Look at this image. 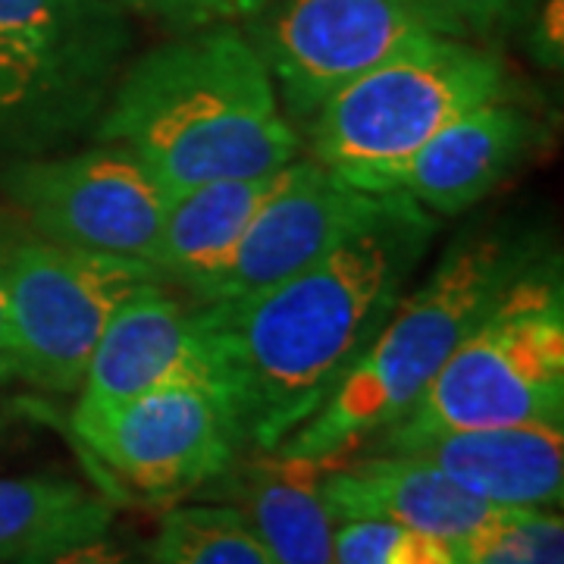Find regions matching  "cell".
<instances>
[{"label": "cell", "mask_w": 564, "mask_h": 564, "mask_svg": "<svg viewBox=\"0 0 564 564\" xmlns=\"http://www.w3.org/2000/svg\"><path fill=\"white\" fill-rule=\"evenodd\" d=\"M436 217L395 195L302 273L232 302L195 304L245 445L273 452L343 386L430 251Z\"/></svg>", "instance_id": "1"}, {"label": "cell", "mask_w": 564, "mask_h": 564, "mask_svg": "<svg viewBox=\"0 0 564 564\" xmlns=\"http://www.w3.org/2000/svg\"><path fill=\"white\" fill-rule=\"evenodd\" d=\"M98 139L139 158L166 192L276 173L304 148L267 63L236 25L182 32L132 63Z\"/></svg>", "instance_id": "2"}, {"label": "cell", "mask_w": 564, "mask_h": 564, "mask_svg": "<svg viewBox=\"0 0 564 564\" xmlns=\"http://www.w3.org/2000/svg\"><path fill=\"white\" fill-rule=\"evenodd\" d=\"M530 261V248L502 229L464 232L445 248L423 285L399 299L343 386L273 452L333 464L402 421L448 355Z\"/></svg>", "instance_id": "3"}, {"label": "cell", "mask_w": 564, "mask_h": 564, "mask_svg": "<svg viewBox=\"0 0 564 564\" xmlns=\"http://www.w3.org/2000/svg\"><path fill=\"white\" fill-rule=\"evenodd\" d=\"M521 423H564V282L552 258L527 263L402 421L355 452Z\"/></svg>", "instance_id": "4"}, {"label": "cell", "mask_w": 564, "mask_h": 564, "mask_svg": "<svg viewBox=\"0 0 564 564\" xmlns=\"http://www.w3.org/2000/svg\"><path fill=\"white\" fill-rule=\"evenodd\" d=\"M511 91L505 61L474 39L433 35L333 91L302 141L333 170L402 161L443 126Z\"/></svg>", "instance_id": "5"}, {"label": "cell", "mask_w": 564, "mask_h": 564, "mask_svg": "<svg viewBox=\"0 0 564 564\" xmlns=\"http://www.w3.org/2000/svg\"><path fill=\"white\" fill-rule=\"evenodd\" d=\"M154 280L161 276L148 263L88 254L41 236L0 248L7 299L0 380L57 395L79 392L110 317Z\"/></svg>", "instance_id": "6"}, {"label": "cell", "mask_w": 564, "mask_h": 564, "mask_svg": "<svg viewBox=\"0 0 564 564\" xmlns=\"http://www.w3.org/2000/svg\"><path fill=\"white\" fill-rule=\"evenodd\" d=\"M295 126L402 47L433 35L467 39L443 0H270L245 25Z\"/></svg>", "instance_id": "7"}, {"label": "cell", "mask_w": 564, "mask_h": 564, "mask_svg": "<svg viewBox=\"0 0 564 564\" xmlns=\"http://www.w3.org/2000/svg\"><path fill=\"white\" fill-rule=\"evenodd\" d=\"M126 44L117 0H0V122L29 132L85 122Z\"/></svg>", "instance_id": "8"}, {"label": "cell", "mask_w": 564, "mask_h": 564, "mask_svg": "<svg viewBox=\"0 0 564 564\" xmlns=\"http://www.w3.org/2000/svg\"><path fill=\"white\" fill-rule=\"evenodd\" d=\"M3 192L47 242L154 267L170 192L120 144L13 163Z\"/></svg>", "instance_id": "9"}, {"label": "cell", "mask_w": 564, "mask_h": 564, "mask_svg": "<svg viewBox=\"0 0 564 564\" xmlns=\"http://www.w3.org/2000/svg\"><path fill=\"white\" fill-rule=\"evenodd\" d=\"M79 443L129 489L180 499L210 486L242 458L229 404L198 386H163L139 399L73 414Z\"/></svg>", "instance_id": "10"}, {"label": "cell", "mask_w": 564, "mask_h": 564, "mask_svg": "<svg viewBox=\"0 0 564 564\" xmlns=\"http://www.w3.org/2000/svg\"><path fill=\"white\" fill-rule=\"evenodd\" d=\"M392 198L355 188L314 158L292 161L280 192L263 204L220 270L192 292V304L245 299L302 273L367 229Z\"/></svg>", "instance_id": "11"}, {"label": "cell", "mask_w": 564, "mask_h": 564, "mask_svg": "<svg viewBox=\"0 0 564 564\" xmlns=\"http://www.w3.org/2000/svg\"><path fill=\"white\" fill-rule=\"evenodd\" d=\"M163 386H198L226 402L223 370L198 321V307L176 299L163 280H154L129 295L110 317L88 361L73 414L104 411Z\"/></svg>", "instance_id": "12"}, {"label": "cell", "mask_w": 564, "mask_h": 564, "mask_svg": "<svg viewBox=\"0 0 564 564\" xmlns=\"http://www.w3.org/2000/svg\"><path fill=\"white\" fill-rule=\"evenodd\" d=\"M533 139V117L505 98L467 110L402 161L336 173L364 192L404 195L430 214L455 217L492 195L524 161Z\"/></svg>", "instance_id": "13"}, {"label": "cell", "mask_w": 564, "mask_h": 564, "mask_svg": "<svg viewBox=\"0 0 564 564\" xmlns=\"http://www.w3.org/2000/svg\"><path fill=\"white\" fill-rule=\"evenodd\" d=\"M321 496L333 521H386L445 543H464L505 514L414 455L351 452L323 464Z\"/></svg>", "instance_id": "14"}, {"label": "cell", "mask_w": 564, "mask_h": 564, "mask_svg": "<svg viewBox=\"0 0 564 564\" xmlns=\"http://www.w3.org/2000/svg\"><path fill=\"white\" fill-rule=\"evenodd\" d=\"M414 455L445 477L505 508H558L564 496V426L521 423L436 433L417 443L392 448Z\"/></svg>", "instance_id": "15"}, {"label": "cell", "mask_w": 564, "mask_h": 564, "mask_svg": "<svg viewBox=\"0 0 564 564\" xmlns=\"http://www.w3.org/2000/svg\"><path fill=\"white\" fill-rule=\"evenodd\" d=\"M323 464L261 452L210 489L242 514L276 564H336V521L321 496Z\"/></svg>", "instance_id": "16"}, {"label": "cell", "mask_w": 564, "mask_h": 564, "mask_svg": "<svg viewBox=\"0 0 564 564\" xmlns=\"http://www.w3.org/2000/svg\"><path fill=\"white\" fill-rule=\"evenodd\" d=\"M289 166L248 180H217L170 192L154 254L158 276L192 295L236 251L263 204L282 188Z\"/></svg>", "instance_id": "17"}, {"label": "cell", "mask_w": 564, "mask_h": 564, "mask_svg": "<svg viewBox=\"0 0 564 564\" xmlns=\"http://www.w3.org/2000/svg\"><path fill=\"white\" fill-rule=\"evenodd\" d=\"M113 524L110 502L69 477H0V564H17L44 545Z\"/></svg>", "instance_id": "18"}, {"label": "cell", "mask_w": 564, "mask_h": 564, "mask_svg": "<svg viewBox=\"0 0 564 564\" xmlns=\"http://www.w3.org/2000/svg\"><path fill=\"white\" fill-rule=\"evenodd\" d=\"M148 564H276L232 505H180L158 527Z\"/></svg>", "instance_id": "19"}, {"label": "cell", "mask_w": 564, "mask_h": 564, "mask_svg": "<svg viewBox=\"0 0 564 564\" xmlns=\"http://www.w3.org/2000/svg\"><path fill=\"white\" fill-rule=\"evenodd\" d=\"M458 564H564L558 508H508L492 524L455 543Z\"/></svg>", "instance_id": "20"}, {"label": "cell", "mask_w": 564, "mask_h": 564, "mask_svg": "<svg viewBox=\"0 0 564 564\" xmlns=\"http://www.w3.org/2000/svg\"><path fill=\"white\" fill-rule=\"evenodd\" d=\"M336 564H458L455 545L386 521H339Z\"/></svg>", "instance_id": "21"}, {"label": "cell", "mask_w": 564, "mask_h": 564, "mask_svg": "<svg viewBox=\"0 0 564 564\" xmlns=\"http://www.w3.org/2000/svg\"><path fill=\"white\" fill-rule=\"evenodd\" d=\"M267 7L270 0H154L151 13L176 32H202L217 25L242 29Z\"/></svg>", "instance_id": "22"}, {"label": "cell", "mask_w": 564, "mask_h": 564, "mask_svg": "<svg viewBox=\"0 0 564 564\" xmlns=\"http://www.w3.org/2000/svg\"><path fill=\"white\" fill-rule=\"evenodd\" d=\"M17 564H135V558L113 533V524H104L44 545Z\"/></svg>", "instance_id": "23"}, {"label": "cell", "mask_w": 564, "mask_h": 564, "mask_svg": "<svg viewBox=\"0 0 564 564\" xmlns=\"http://www.w3.org/2000/svg\"><path fill=\"white\" fill-rule=\"evenodd\" d=\"M448 13L462 22L467 39L499 35L530 17L536 0H443Z\"/></svg>", "instance_id": "24"}, {"label": "cell", "mask_w": 564, "mask_h": 564, "mask_svg": "<svg viewBox=\"0 0 564 564\" xmlns=\"http://www.w3.org/2000/svg\"><path fill=\"white\" fill-rule=\"evenodd\" d=\"M530 54L549 69L562 66V0H549L543 13H540V20L533 22Z\"/></svg>", "instance_id": "25"}, {"label": "cell", "mask_w": 564, "mask_h": 564, "mask_svg": "<svg viewBox=\"0 0 564 564\" xmlns=\"http://www.w3.org/2000/svg\"><path fill=\"white\" fill-rule=\"evenodd\" d=\"M122 7H129V10H141V13H151V7H154V0H117Z\"/></svg>", "instance_id": "26"}, {"label": "cell", "mask_w": 564, "mask_h": 564, "mask_svg": "<svg viewBox=\"0 0 564 564\" xmlns=\"http://www.w3.org/2000/svg\"><path fill=\"white\" fill-rule=\"evenodd\" d=\"M7 336V299H3V282H0V345Z\"/></svg>", "instance_id": "27"}]
</instances>
